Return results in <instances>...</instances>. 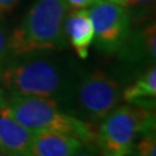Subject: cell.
<instances>
[{"mask_svg": "<svg viewBox=\"0 0 156 156\" xmlns=\"http://www.w3.org/2000/svg\"><path fill=\"white\" fill-rule=\"evenodd\" d=\"M0 70V82L9 92L52 100L62 109L78 73L66 61L44 51L12 56Z\"/></svg>", "mask_w": 156, "mask_h": 156, "instance_id": "obj_1", "label": "cell"}, {"mask_svg": "<svg viewBox=\"0 0 156 156\" xmlns=\"http://www.w3.org/2000/svg\"><path fill=\"white\" fill-rule=\"evenodd\" d=\"M66 14V0H37L7 41V53L18 56L64 48L68 43L64 34Z\"/></svg>", "mask_w": 156, "mask_h": 156, "instance_id": "obj_2", "label": "cell"}, {"mask_svg": "<svg viewBox=\"0 0 156 156\" xmlns=\"http://www.w3.org/2000/svg\"><path fill=\"white\" fill-rule=\"evenodd\" d=\"M7 104L14 119L34 133L58 131L76 136L85 143H95V125L66 113L52 100L9 92Z\"/></svg>", "mask_w": 156, "mask_h": 156, "instance_id": "obj_3", "label": "cell"}, {"mask_svg": "<svg viewBox=\"0 0 156 156\" xmlns=\"http://www.w3.org/2000/svg\"><path fill=\"white\" fill-rule=\"evenodd\" d=\"M95 144L103 156H129L136 138L155 129L154 109L136 104L117 105L99 122Z\"/></svg>", "mask_w": 156, "mask_h": 156, "instance_id": "obj_4", "label": "cell"}, {"mask_svg": "<svg viewBox=\"0 0 156 156\" xmlns=\"http://www.w3.org/2000/svg\"><path fill=\"white\" fill-rule=\"evenodd\" d=\"M120 100L119 82L104 72L95 70L86 76H78L62 111L95 125L119 105Z\"/></svg>", "mask_w": 156, "mask_h": 156, "instance_id": "obj_5", "label": "cell"}, {"mask_svg": "<svg viewBox=\"0 0 156 156\" xmlns=\"http://www.w3.org/2000/svg\"><path fill=\"white\" fill-rule=\"evenodd\" d=\"M94 26V44L101 52H117L130 35V13L124 5L105 0H94L89 7Z\"/></svg>", "mask_w": 156, "mask_h": 156, "instance_id": "obj_6", "label": "cell"}, {"mask_svg": "<svg viewBox=\"0 0 156 156\" xmlns=\"http://www.w3.org/2000/svg\"><path fill=\"white\" fill-rule=\"evenodd\" d=\"M34 131L14 119L5 103L0 107V152L5 156H27Z\"/></svg>", "mask_w": 156, "mask_h": 156, "instance_id": "obj_7", "label": "cell"}, {"mask_svg": "<svg viewBox=\"0 0 156 156\" xmlns=\"http://www.w3.org/2000/svg\"><path fill=\"white\" fill-rule=\"evenodd\" d=\"M85 142L58 131H37L27 156H72Z\"/></svg>", "mask_w": 156, "mask_h": 156, "instance_id": "obj_8", "label": "cell"}, {"mask_svg": "<svg viewBox=\"0 0 156 156\" xmlns=\"http://www.w3.org/2000/svg\"><path fill=\"white\" fill-rule=\"evenodd\" d=\"M64 34L66 42L74 48L78 57L86 58L89 55V47L94 39V26L86 8L73 9V12L66 14Z\"/></svg>", "mask_w": 156, "mask_h": 156, "instance_id": "obj_9", "label": "cell"}, {"mask_svg": "<svg viewBox=\"0 0 156 156\" xmlns=\"http://www.w3.org/2000/svg\"><path fill=\"white\" fill-rule=\"evenodd\" d=\"M119 51L122 57L130 61H148L155 62L156 58V31L155 23H151L138 31L134 37L129 35L124 46Z\"/></svg>", "mask_w": 156, "mask_h": 156, "instance_id": "obj_10", "label": "cell"}, {"mask_svg": "<svg viewBox=\"0 0 156 156\" xmlns=\"http://www.w3.org/2000/svg\"><path fill=\"white\" fill-rule=\"evenodd\" d=\"M156 96V68L150 66L131 85L121 92V98L130 104L142 105L144 108H155Z\"/></svg>", "mask_w": 156, "mask_h": 156, "instance_id": "obj_11", "label": "cell"}, {"mask_svg": "<svg viewBox=\"0 0 156 156\" xmlns=\"http://www.w3.org/2000/svg\"><path fill=\"white\" fill-rule=\"evenodd\" d=\"M130 156H156L155 129L146 130L136 138L130 151Z\"/></svg>", "mask_w": 156, "mask_h": 156, "instance_id": "obj_12", "label": "cell"}, {"mask_svg": "<svg viewBox=\"0 0 156 156\" xmlns=\"http://www.w3.org/2000/svg\"><path fill=\"white\" fill-rule=\"evenodd\" d=\"M72 156H103L95 143H83Z\"/></svg>", "mask_w": 156, "mask_h": 156, "instance_id": "obj_13", "label": "cell"}, {"mask_svg": "<svg viewBox=\"0 0 156 156\" xmlns=\"http://www.w3.org/2000/svg\"><path fill=\"white\" fill-rule=\"evenodd\" d=\"M20 0H0V18L5 17L17 7Z\"/></svg>", "mask_w": 156, "mask_h": 156, "instance_id": "obj_14", "label": "cell"}, {"mask_svg": "<svg viewBox=\"0 0 156 156\" xmlns=\"http://www.w3.org/2000/svg\"><path fill=\"white\" fill-rule=\"evenodd\" d=\"M154 4V0H125L124 7H135V8H144L151 7Z\"/></svg>", "mask_w": 156, "mask_h": 156, "instance_id": "obj_15", "label": "cell"}, {"mask_svg": "<svg viewBox=\"0 0 156 156\" xmlns=\"http://www.w3.org/2000/svg\"><path fill=\"white\" fill-rule=\"evenodd\" d=\"M94 0H66L68 7L72 9H80V8H89Z\"/></svg>", "mask_w": 156, "mask_h": 156, "instance_id": "obj_16", "label": "cell"}, {"mask_svg": "<svg viewBox=\"0 0 156 156\" xmlns=\"http://www.w3.org/2000/svg\"><path fill=\"white\" fill-rule=\"evenodd\" d=\"M7 41H8L7 37L4 35V33L2 30H0V65H2L3 58L7 53Z\"/></svg>", "mask_w": 156, "mask_h": 156, "instance_id": "obj_17", "label": "cell"}, {"mask_svg": "<svg viewBox=\"0 0 156 156\" xmlns=\"http://www.w3.org/2000/svg\"><path fill=\"white\" fill-rule=\"evenodd\" d=\"M7 103V99L5 96H4V92H3V89L0 87V107H3L4 104Z\"/></svg>", "mask_w": 156, "mask_h": 156, "instance_id": "obj_18", "label": "cell"}, {"mask_svg": "<svg viewBox=\"0 0 156 156\" xmlns=\"http://www.w3.org/2000/svg\"><path fill=\"white\" fill-rule=\"evenodd\" d=\"M105 2L116 3V4H120V5H124V4H125V0H105Z\"/></svg>", "mask_w": 156, "mask_h": 156, "instance_id": "obj_19", "label": "cell"}, {"mask_svg": "<svg viewBox=\"0 0 156 156\" xmlns=\"http://www.w3.org/2000/svg\"><path fill=\"white\" fill-rule=\"evenodd\" d=\"M0 156H5V155H4V154H2V152H0Z\"/></svg>", "mask_w": 156, "mask_h": 156, "instance_id": "obj_20", "label": "cell"}]
</instances>
